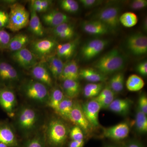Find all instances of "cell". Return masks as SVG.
<instances>
[{
    "mask_svg": "<svg viewBox=\"0 0 147 147\" xmlns=\"http://www.w3.org/2000/svg\"><path fill=\"white\" fill-rule=\"evenodd\" d=\"M125 55L117 49H114L102 56L94 64V68L106 76L119 72L126 65Z\"/></svg>",
    "mask_w": 147,
    "mask_h": 147,
    "instance_id": "1",
    "label": "cell"
},
{
    "mask_svg": "<svg viewBox=\"0 0 147 147\" xmlns=\"http://www.w3.org/2000/svg\"><path fill=\"white\" fill-rule=\"evenodd\" d=\"M14 116H16V124L18 130L24 137L28 138L38 125L39 114L32 107L24 106L16 112Z\"/></svg>",
    "mask_w": 147,
    "mask_h": 147,
    "instance_id": "2",
    "label": "cell"
},
{
    "mask_svg": "<svg viewBox=\"0 0 147 147\" xmlns=\"http://www.w3.org/2000/svg\"><path fill=\"white\" fill-rule=\"evenodd\" d=\"M68 134L67 127L62 121L52 119L47 124L44 134L47 147H63Z\"/></svg>",
    "mask_w": 147,
    "mask_h": 147,
    "instance_id": "3",
    "label": "cell"
},
{
    "mask_svg": "<svg viewBox=\"0 0 147 147\" xmlns=\"http://www.w3.org/2000/svg\"><path fill=\"white\" fill-rule=\"evenodd\" d=\"M121 7L116 4L105 6L98 11L92 20H97L105 24L110 31L116 32L120 26Z\"/></svg>",
    "mask_w": 147,
    "mask_h": 147,
    "instance_id": "4",
    "label": "cell"
},
{
    "mask_svg": "<svg viewBox=\"0 0 147 147\" xmlns=\"http://www.w3.org/2000/svg\"><path fill=\"white\" fill-rule=\"evenodd\" d=\"M30 13L23 5L15 3L10 7L8 22L6 27L13 32L22 30L29 25Z\"/></svg>",
    "mask_w": 147,
    "mask_h": 147,
    "instance_id": "5",
    "label": "cell"
},
{
    "mask_svg": "<svg viewBox=\"0 0 147 147\" xmlns=\"http://www.w3.org/2000/svg\"><path fill=\"white\" fill-rule=\"evenodd\" d=\"M24 91L26 97L30 100L39 104H47L49 92L47 86L42 83L30 81L24 86Z\"/></svg>",
    "mask_w": 147,
    "mask_h": 147,
    "instance_id": "6",
    "label": "cell"
},
{
    "mask_svg": "<svg viewBox=\"0 0 147 147\" xmlns=\"http://www.w3.org/2000/svg\"><path fill=\"white\" fill-rule=\"evenodd\" d=\"M125 44L129 53L134 56L139 57L147 54V38L142 33H135L129 36Z\"/></svg>",
    "mask_w": 147,
    "mask_h": 147,
    "instance_id": "7",
    "label": "cell"
},
{
    "mask_svg": "<svg viewBox=\"0 0 147 147\" xmlns=\"http://www.w3.org/2000/svg\"><path fill=\"white\" fill-rule=\"evenodd\" d=\"M17 105L16 96L13 91L7 87L0 86V107L9 117H14Z\"/></svg>",
    "mask_w": 147,
    "mask_h": 147,
    "instance_id": "8",
    "label": "cell"
},
{
    "mask_svg": "<svg viewBox=\"0 0 147 147\" xmlns=\"http://www.w3.org/2000/svg\"><path fill=\"white\" fill-rule=\"evenodd\" d=\"M108 44V40L106 39L92 40L86 42L82 47L81 55L86 60L93 59L104 50Z\"/></svg>",
    "mask_w": 147,
    "mask_h": 147,
    "instance_id": "9",
    "label": "cell"
},
{
    "mask_svg": "<svg viewBox=\"0 0 147 147\" xmlns=\"http://www.w3.org/2000/svg\"><path fill=\"white\" fill-rule=\"evenodd\" d=\"M68 119L85 132H89L91 130V125L84 115L82 106L79 104L74 103Z\"/></svg>",
    "mask_w": 147,
    "mask_h": 147,
    "instance_id": "10",
    "label": "cell"
},
{
    "mask_svg": "<svg viewBox=\"0 0 147 147\" xmlns=\"http://www.w3.org/2000/svg\"><path fill=\"white\" fill-rule=\"evenodd\" d=\"M11 57L24 68H30L36 65V59L34 55L26 48L13 52L11 55Z\"/></svg>",
    "mask_w": 147,
    "mask_h": 147,
    "instance_id": "11",
    "label": "cell"
},
{
    "mask_svg": "<svg viewBox=\"0 0 147 147\" xmlns=\"http://www.w3.org/2000/svg\"><path fill=\"white\" fill-rule=\"evenodd\" d=\"M129 130L130 129L128 124L126 122H122L104 129L103 135L106 138L119 141L128 137Z\"/></svg>",
    "mask_w": 147,
    "mask_h": 147,
    "instance_id": "12",
    "label": "cell"
},
{
    "mask_svg": "<svg viewBox=\"0 0 147 147\" xmlns=\"http://www.w3.org/2000/svg\"><path fill=\"white\" fill-rule=\"evenodd\" d=\"M82 107L84 115L92 126H98V114L101 109L98 102L92 99L84 103Z\"/></svg>",
    "mask_w": 147,
    "mask_h": 147,
    "instance_id": "13",
    "label": "cell"
},
{
    "mask_svg": "<svg viewBox=\"0 0 147 147\" xmlns=\"http://www.w3.org/2000/svg\"><path fill=\"white\" fill-rule=\"evenodd\" d=\"M0 143L9 147H19L20 143L13 129L7 123H0Z\"/></svg>",
    "mask_w": 147,
    "mask_h": 147,
    "instance_id": "14",
    "label": "cell"
},
{
    "mask_svg": "<svg viewBox=\"0 0 147 147\" xmlns=\"http://www.w3.org/2000/svg\"><path fill=\"white\" fill-rule=\"evenodd\" d=\"M82 26L84 32L91 35H103L110 32L105 24L97 20L85 21L83 22Z\"/></svg>",
    "mask_w": 147,
    "mask_h": 147,
    "instance_id": "15",
    "label": "cell"
},
{
    "mask_svg": "<svg viewBox=\"0 0 147 147\" xmlns=\"http://www.w3.org/2000/svg\"><path fill=\"white\" fill-rule=\"evenodd\" d=\"M70 19V17L65 13L56 10L51 11L42 16V21L46 25L54 28L68 23Z\"/></svg>",
    "mask_w": 147,
    "mask_h": 147,
    "instance_id": "16",
    "label": "cell"
},
{
    "mask_svg": "<svg viewBox=\"0 0 147 147\" xmlns=\"http://www.w3.org/2000/svg\"><path fill=\"white\" fill-rule=\"evenodd\" d=\"M18 79V74L10 64L0 61V82L6 83L16 81Z\"/></svg>",
    "mask_w": 147,
    "mask_h": 147,
    "instance_id": "17",
    "label": "cell"
},
{
    "mask_svg": "<svg viewBox=\"0 0 147 147\" xmlns=\"http://www.w3.org/2000/svg\"><path fill=\"white\" fill-rule=\"evenodd\" d=\"M31 74L37 81L45 86H50L53 85V79L51 74L44 66L36 65L32 69Z\"/></svg>",
    "mask_w": 147,
    "mask_h": 147,
    "instance_id": "18",
    "label": "cell"
},
{
    "mask_svg": "<svg viewBox=\"0 0 147 147\" xmlns=\"http://www.w3.org/2000/svg\"><path fill=\"white\" fill-rule=\"evenodd\" d=\"M56 46L55 40L51 39H42L36 41L32 45L35 53L39 56H44L50 54Z\"/></svg>",
    "mask_w": 147,
    "mask_h": 147,
    "instance_id": "19",
    "label": "cell"
},
{
    "mask_svg": "<svg viewBox=\"0 0 147 147\" xmlns=\"http://www.w3.org/2000/svg\"><path fill=\"white\" fill-rule=\"evenodd\" d=\"M79 77L92 83H101L107 79L106 76L96 69L91 68L82 69L79 70Z\"/></svg>",
    "mask_w": 147,
    "mask_h": 147,
    "instance_id": "20",
    "label": "cell"
},
{
    "mask_svg": "<svg viewBox=\"0 0 147 147\" xmlns=\"http://www.w3.org/2000/svg\"><path fill=\"white\" fill-rule=\"evenodd\" d=\"M63 88L64 94L67 97L71 99L77 97L80 91V86L79 82L71 79L64 80Z\"/></svg>",
    "mask_w": 147,
    "mask_h": 147,
    "instance_id": "21",
    "label": "cell"
},
{
    "mask_svg": "<svg viewBox=\"0 0 147 147\" xmlns=\"http://www.w3.org/2000/svg\"><path fill=\"white\" fill-rule=\"evenodd\" d=\"M131 102L127 99H116L110 104L109 108L112 112L120 115H125L129 111Z\"/></svg>",
    "mask_w": 147,
    "mask_h": 147,
    "instance_id": "22",
    "label": "cell"
},
{
    "mask_svg": "<svg viewBox=\"0 0 147 147\" xmlns=\"http://www.w3.org/2000/svg\"><path fill=\"white\" fill-rule=\"evenodd\" d=\"M28 41L29 38L27 35L19 34L11 38L6 48L12 52H16L24 48Z\"/></svg>",
    "mask_w": 147,
    "mask_h": 147,
    "instance_id": "23",
    "label": "cell"
},
{
    "mask_svg": "<svg viewBox=\"0 0 147 147\" xmlns=\"http://www.w3.org/2000/svg\"><path fill=\"white\" fill-rule=\"evenodd\" d=\"M30 19L29 21V28L31 31L36 36H42L44 34V30L42 23L37 13L32 9Z\"/></svg>",
    "mask_w": 147,
    "mask_h": 147,
    "instance_id": "24",
    "label": "cell"
},
{
    "mask_svg": "<svg viewBox=\"0 0 147 147\" xmlns=\"http://www.w3.org/2000/svg\"><path fill=\"white\" fill-rule=\"evenodd\" d=\"M77 45V41H71L57 46V53L59 58L68 59L73 55Z\"/></svg>",
    "mask_w": 147,
    "mask_h": 147,
    "instance_id": "25",
    "label": "cell"
},
{
    "mask_svg": "<svg viewBox=\"0 0 147 147\" xmlns=\"http://www.w3.org/2000/svg\"><path fill=\"white\" fill-rule=\"evenodd\" d=\"M64 64L60 58L53 57L48 60V67L50 72L55 79H61Z\"/></svg>",
    "mask_w": 147,
    "mask_h": 147,
    "instance_id": "26",
    "label": "cell"
},
{
    "mask_svg": "<svg viewBox=\"0 0 147 147\" xmlns=\"http://www.w3.org/2000/svg\"><path fill=\"white\" fill-rule=\"evenodd\" d=\"M65 97L63 91L58 88H55L49 94L47 105L56 112L60 103Z\"/></svg>",
    "mask_w": 147,
    "mask_h": 147,
    "instance_id": "27",
    "label": "cell"
},
{
    "mask_svg": "<svg viewBox=\"0 0 147 147\" xmlns=\"http://www.w3.org/2000/svg\"><path fill=\"white\" fill-rule=\"evenodd\" d=\"M19 147H47L44 134H36L26 138Z\"/></svg>",
    "mask_w": 147,
    "mask_h": 147,
    "instance_id": "28",
    "label": "cell"
},
{
    "mask_svg": "<svg viewBox=\"0 0 147 147\" xmlns=\"http://www.w3.org/2000/svg\"><path fill=\"white\" fill-rule=\"evenodd\" d=\"M74 104L72 99L65 97L60 103L56 112L63 118L68 119Z\"/></svg>",
    "mask_w": 147,
    "mask_h": 147,
    "instance_id": "29",
    "label": "cell"
},
{
    "mask_svg": "<svg viewBox=\"0 0 147 147\" xmlns=\"http://www.w3.org/2000/svg\"><path fill=\"white\" fill-rule=\"evenodd\" d=\"M144 86L145 82L144 80L136 74L130 75L126 81L127 88L130 91H138L142 90Z\"/></svg>",
    "mask_w": 147,
    "mask_h": 147,
    "instance_id": "30",
    "label": "cell"
},
{
    "mask_svg": "<svg viewBox=\"0 0 147 147\" xmlns=\"http://www.w3.org/2000/svg\"><path fill=\"white\" fill-rule=\"evenodd\" d=\"M124 76L121 72H118L110 79L109 86L115 93L121 92L123 89Z\"/></svg>",
    "mask_w": 147,
    "mask_h": 147,
    "instance_id": "31",
    "label": "cell"
},
{
    "mask_svg": "<svg viewBox=\"0 0 147 147\" xmlns=\"http://www.w3.org/2000/svg\"><path fill=\"white\" fill-rule=\"evenodd\" d=\"M137 15L132 12H126L120 15V23L126 28H131L135 26L138 23Z\"/></svg>",
    "mask_w": 147,
    "mask_h": 147,
    "instance_id": "32",
    "label": "cell"
},
{
    "mask_svg": "<svg viewBox=\"0 0 147 147\" xmlns=\"http://www.w3.org/2000/svg\"><path fill=\"white\" fill-rule=\"evenodd\" d=\"M135 124L137 131L139 133H146L147 131V117L146 115L139 109L136 113Z\"/></svg>",
    "mask_w": 147,
    "mask_h": 147,
    "instance_id": "33",
    "label": "cell"
},
{
    "mask_svg": "<svg viewBox=\"0 0 147 147\" xmlns=\"http://www.w3.org/2000/svg\"><path fill=\"white\" fill-rule=\"evenodd\" d=\"M61 8L70 13H75L79 10V3L74 0H63L60 1Z\"/></svg>",
    "mask_w": 147,
    "mask_h": 147,
    "instance_id": "34",
    "label": "cell"
},
{
    "mask_svg": "<svg viewBox=\"0 0 147 147\" xmlns=\"http://www.w3.org/2000/svg\"><path fill=\"white\" fill-rule=\"evenodd\" d=\"M53 32L56 36L62 34L75 33L74 28L72 25L68 24V23H64L55 27Z\"/></svg>",
    "mask_w": 147,
    "mask_h": 147,
    "instance_id": "35",
    "label": "cell"
},
{
    "mask_svg": "<svg viewBox=\"0 0 147 147\" xmlns=\"http://www.w3.org/2000/svg\"><path fill=\"white\" fill-rule=\"evenodd\" d=\"M69 69L70 73V79L77 81L79 77V66L75 60L68 63Z\"/></svg>",
    "mask_w": 147,
    "mask_h": 147,
    "instance_id": "36",
    "label": "cell"
},
{
    "mask_svg": "<svg viewBox=\"0 0 147 147\" xmlns=\"http://www.w3.org/2000/svg\"><path fill=\"white\" fill-rule=\"evenodd\" d=\"M11 38L10 34L8 32L0 29V50L7 48Z\"/></svg>",
    "mask_w": 147,
    "mask_h": 147,
    "instance_id": "37",
    "label": "cell"
},
{
    "mask_svg": "<svg viewBox=\"0 0 147 147\" xmlns=\"http://www.w3.org/2000/svg\"><path fill=\"white\" fill-rule=\"evenodd\" d=\"M69 136L72 141L84 140V135L82 129L76 125L72 127L70 130Z\"/></svg>",
    "mask_w": 147,
    "mask_h": 147,
    "instance_id": "38",
    "label": "cell"
},
{
    "mask_svg": "<svg viewBox=\"0 0 147 147\" xmlns=\"http://www.w3.org/2000/svg\"><path fill=\"white\" fill-rule=\"evenodd\" d=\"M104 88V85L101 83H90L87 84L84 88V90L89 91L96 94L97 96Z\"/></svg>",
    "mask_w": 147,
    "mask_h": 147,
    "instance_id": "39",
    "label": "cell"
},
{
    "mask_svg": "<svg viewBox=\"0 0 147 147\" xmlns=\"http://www.w3.org/2000/svg\"><path fill=\"white\" fill-rule=\"evenodd\" d=\"M147 1L146 0H134L130 2L129 7L133 10H140L146 7Z\"/></svg>",
    "mask_w": 147,
    "mask_h": 147,
    "instance_id": "40",
    "label": "cell"
},
{
    "mask_svg": "<svg viewBox=\"0 0 147 147\" xmlns=\"http://www.w3.org/2000/svg\"><path fill=\"white\" fill-rule=\"evenodd\" d=\"M115 99V95L110 96L108 97L96 101L98 102L100 105L101 109H106L109 108V106Z\"/></svg>",
    "mask_w": 147,
    "mask_h": 147,
    "instance_id": "41",
    "label": "cell"
},
{
    "mask_svg": "<svg viewBox=\"0 0 147 147\" xmlns=\"http://www.w3.org/2000/svg\"><path fill=\"white\" fill-rule=\"evenodd\" d=\"M115 93L110 89L109 86H107L103 88V89L100 92L99 94L96 97L94 98L93 99L96 100H99V99L108 97L110 96L115 95Z\"/></svg>",
    "mask_w": 147,
    "mask_h": 147,
    "instance_id": "42",
    "label": "cell"
},
{
    "mask_svg": "<svg viewBox=\"0 0 147 147\" xmlns=\"http://www.w3.org/2000/svg\"><path fill=\"white\" fill-rule=\"evenodd\" d=\"M79 2L86 9H90L100 5L102 1L98 0H80Z\"/></svg>",
    "mask_w": 147,
    "mask_h": 147,
    "instance_id": "43",
    "label": "cell"
},
{
    "mask_svg": "<svg viewBox=\"0 0 147 147\" xmlns=\"http://www.w3.org/2000/svg\"><path fill=\"white\" fill-rule=\"evenodd\" d=\"M139 109L145 115L147 114V98L146 95L142 94L139 99Z\"/></svg>",
    "mask_w": 147,
    "mask_h": 147,
    "instance_id": "44",
    "label": "cell"
},
{
    "mask_svg": "<svg viewBox=\"0 0 147 147\" xmlns=\"http://www.w3.org/2000/svg\"><path fill=\"white\" fill-rule=\"evenodd\" d=\"M136 71L141 75L143 76H147V61L145 60L139 63L136 67Z\"/></svg>",
    "mask_w": 147,
    "mask_h": 147,
    "instance_id": "45",
    "label": "cell"
},
{
    "mask_svg": "<svg viewBox=\"0 0 147 147\" xmlns=\"http://www.w3.org/2000/svg\"><path fill=\"white\" fill-rule=\"evenodd\" d=\"M85 142L84 140L81 141H72L68 144L67 147H84Z\"/></svg>",
    "mask_w": 147,
    "mask_h": 147,
    "instance_id": "46",
    "label": "cell"
},
{
    "mask_svg": "<svg viewBox=\"0 0 147 147\" xmlns=\"http://www.w3.org/2000/svg\"><path fill=\"white\" fill-rule=\"evenodd\" d=\"M50 5V1L46 0H41V7L45 11L49 8Z\"/></svg>",
    "mask_w": 147,
    "mask_h": 147,
    "instance_id": "47",
    "label": "cell"
},
{
    "mask_svg": "<svg viewBox=\"0 0 147 147\" xmlns=\"http://www.w3.org/2000/svg\"><path fill=\"white\" fill-rule=\"evenodd\" d=\"M8 20V14L5 11L0 9V21Z\"/></svg>",
    "mask_w": 147,
    "mask_h": 147,
    "instance_id": "48",
    "label": "cell"
},
{
    "mask_svg": "<svg viewBox=\"0 0 147 147\" xmlns=\"http://www.w3.org/2000/svg\"><path fill=\"white\" fill-rule=\"evenodd\" d=\"M125 147H142V145L137 142H131L127 145Z\"/></svg>",
    "mask_w": 147,
    "mask_h": 147,
    "instance_id": "49",
    "label": "cell"
},
{
    "mask_svg": "<svg viewBox=\"0 0 147 147\" xmlns=\"http://www.w3.org/2000/svg\"><path fill=\"white\" fill-rule=\"evenodd\" d=\"M143 29L145 31L147 32V18H145L143 22Z\"/></svg>",
    "mask_w": 147,
    "mask_h": 147,
    "instance_id": "50",
    "label": "cell"
},
{
    "mask_svg": "<svg viewBox=\"0 0 147 147\" xmlns=\"http://www.w3.org/2000/svg\"><path fill=\"white\" fill-rule=\"evenodd\" d=\"M0 147H9L8 146H7L4 144L2 143H0Z\"/></svg>",
    "mask_w": 147,
    "mask_h": 147,
    "instance_id": "51",
    "label": "cell"
},
{
    "mask_svg": "<svg viewBox=\"0 0 147 147\" xmlns=\"http://www.w3.org/2000/svg\"><path fill=\"white\" fill-rule=\"evenodd\" d=\"M107 147H116L114 146H108Z\"/></svg>",
    "mask_w": 147,
    "mask_h": 147,
    "instance_id": "52",
    "label": "cell"
}]
</instances>
